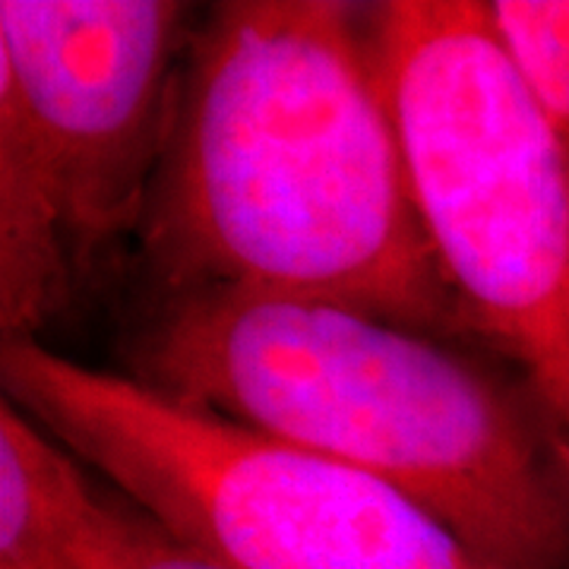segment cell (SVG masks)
I'll return each instance as SVG.
<instances>
[{
    "label": "cell",
    "mask_w": 569,
    "mask_h": 569,
    "mask_svg": "<svg viewBox=\"0 0 569 569\" xmlns=\"http://www.w3.org/2000/svg\"><path fill=\"white\" fill-rule=\"evenodd\" d=\"M197 17L174 0H0V123L20 133L82 288L137 244Z\"/></svg>",
    "instance_id": "obj_5"
},
{
    "label": "cell",
    "mask_w": 569,
    "mask_h": 569,
    "mask_svg": "<svg viewBox=\"0 0 569 569\" xmlns=\"http://www.w3.org/2000/svg\"><path fill=\"white\" fill-rule=\"evenodd\" d=\"M488 10L569 174V0H488Z\"/></svg>",
    "instance_id": "obj_7"
},
{
    "label": "cell",
    "mask_w": 569,
    "mask_h": 569,
    "mask_svg": "<svg viewBox=\"0 0 569 569\" xmlns=\"http://www.w3.org/2000/svg\"><path fill=\"white\" fill-rule=\"evenodd\" d=\"M96 569H231L178 541L127 497L111 500Z\"/></svg>",
    "instance_id": "obj_8"
},
{
    "label": "cell",
    "mask_w": 569,
    "mask_h": 569,
    "mask_svg": "<svg viewBox=\"0 0 569 569\" xmlns=\"http://www.w3.org/2000/svg\"><path fill=\"white\" fill-rule=\"evenodd\" d=\"M82 468L0 399V569H96L111 497Z\"/></svg>",
    "instance_id": "obj_6"
},
{
    "label": "cell",
    "mask_w": 569,
    "mask_h": 569,
    "mask_svg": "<svg viewBox=\"0 0 569 569\" xmlns=\"http://www.w3.org/2000/svg\"><path fill=\"white\" fill-rule=\"evenodd\" d=\"M430 253L466 332L569 447V174L488 0L367 3Z\"/></svg>",
    "instance_id": "obj_3"
},
{
    "label": "cell",
    "mask_w": 569,
    "mask_h": 569,
    "mask_svg": "<svg viewBox=\"0 0 569 569\" xmlns=\"http://www.w3.org/2000/svg\"><path fill=\"white\" fill-rule=\"evenodd\" d=\"M127 373L396 488L493 569H569V447L471 339L320 301L140 298Z\"/></svg>",
    "instance_id": "obj_2"
},
{
    "label": "cell",
    "mask_w": 569,
    "mask_h": 569,
    "mask_svg": "<svg viewBox=\"0 0 569 569\" xmlns=\"http://www.w3.org/2000/svg\"><path fill=\"white\" fill-rule=\"evenodd\" d=\"M133 263L140 298L320 301L471 339L415 206L367 3L197 17Z\"/></svg>",
    "instance_id": "obj_1"
},
{
    "label": "cell",
    "mask_w": 569,
    "mask_h": 569,
    "mask_svg": "<svg viewBox=\"0 0 569 569\" xmlns=\"http://www.w3.org/2000/svg\"><path fill=\"white\" fill-rule=\"evenodd\" d=\"M3 399L168 535L231 569H493L396 488L36 339Z\"/></svg>",
    "instance_id": "obj_4"
}]
</instances>
